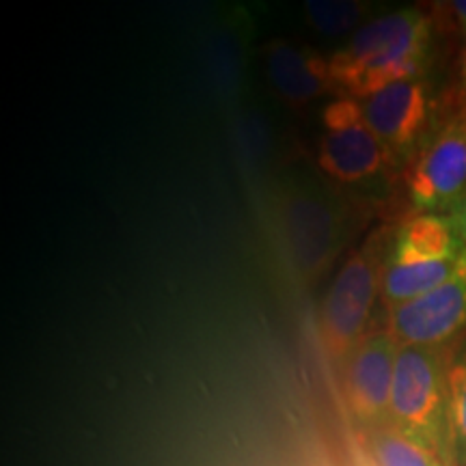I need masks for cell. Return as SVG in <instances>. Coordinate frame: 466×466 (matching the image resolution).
Masks as SVG:
<instances>
[{
	"label": "cell",
	"mask_w": 466,
	"mask_h": 466,
	"mask_svg": "<svg viewBox=\"0 0 466 466\" xmlns=\"http://www.w3.org/2000/svg\"><path fill=\"white\" fill-rule=\"evenodd\" d=\"M432 44V20L421 9L408 7L371 17L329 55L337 91L359 100L382 86L423 78Z\"/></svg>",
	"instance_id": "cell-1"
},
{
	"label": "cell",
	"mask_w": 466,
	"mask_h": 466,
	"mask_svg": "<svg viewBox=\"0 0 466 466\" xmlns=\"http://www.w3.org/2000/svg\"><path fill=\"white\" fill-rule=\"evenodd\" d=\"M450 346H401L391 391V430L456 466L450 401Z\"/></svg>",
	"instance_id": "cell-2"
},
{
	"label": "cell",
	"mask_w": 466,
	"mask_h": 466,
	"mask_svg": "<svg viewBox=\"0 0 466 466\" xmlns=\"http://www.w3.org/2000/svg\"><path fill=\"white\" fill-rule=\"evenodd\" d=\"M279 214L291 264L305 279L329 270L352 238L357 218L341 188L309 175L285 186Z\"/></svg>",
	"instance_id": "cell-3"
},
{
	"label": "cell",
	"mask_w": 466,
	"mask_h": 466,
	"mask_svg": "<svg viewBox=\"0 0 466 466\" xmlns=\"http://www.w3.org/2000/svg\"><path fill=\"white\" fill-rule=\"evenodd\" d=\"M466 261V244L450 220L439 214H415L391 229L382 272L380 302L393 309L428 294Z\"/></svg>",
	"instance_id": "cell-4"
},
{
	"label": "cell",
	"mask_w": 466,
	"mask_h": 466,
	"mask_svg": "<svg viewBox=\"0 0 466 466\" xmlns=\"http://www.w3.org/2000/svg\"><path fill=\"white\" fill-rule=\"evenodd\" d=\"M391 231L378 229L343 261L319 305V335L329 359L346 363L370 330V319L380 300L384 259Z\"/></svg>",
	"instance_id": "cell-5"
},
{
	"label": "cell",
	"mask_w": 466,
	"mask_h": 466,
	"mask_svg": "<svg viewBox=\"0 0 466 466\" xmlns=\"http://www.w3.org/2000/svg\"><path fill=\"white\" fill-rule=\"evenodd\" d=\"M318 167L341 190L374 195L389 182L393 162L365 121L357 97L337 96L322 110Z\"/></svg>",
	"instance_id": "cell-6"
},
{
	"label": "cell",
	"mask_w": 466,
	"mask_h": 466,
	"mask_svg": "<svg viewBox=\"0 0 466 466\" xmlns=\"http://www.w3.org/2000/svg\"><path fill=\"white\" fill-rule=\"evenodd\" d=\"M466 192V97L456 113L439 121L406 167V195L417 214H439Z\"/></svg>",
	"instance_id": "cell-7"
},
{
	"label": "cell",
	"mask_w": 466,
	"mask_h": 466,
	"mask_svg": "<svg viewBox=\"0 0 466 466\" xmlns=\"http://www.w3.org/2000/svg\"><path fill=\"white\" fill-rule=\"evenodd\" d=\"M365 121L387 149L393 168H404L439 126L434 93L423 78L401 80L359 97Z\"/></svg>",
	"instance_id": "cell-8"
},
{
	"label": "cell",
	"mask_w": 466,
	"mask_h": 466,
	"mask_svg": "<svg viewBox=\"0 0 466 466\" xmlns=\"http://www.w3.org/2000/svg\"><path fill=\"white\" fill-rule=\"evenodd\" d=\"M401 343L387 329L371 330L341 365L343 398L359 430H391V391Z\"/></svg>",
	"instance_id": "cell-9"
},
{
	"label": "cell",
	"mask_w": 466,
	"mask_h": 466,
	"mask_svg": "<svg viewBox=\"0 0 466 466\" xmlns=\"http://www.w3.org/2000/svg\"><path fill=\"white\" fill-rule=\"evenodd\" d=\"M387 330L401 346H450L466 335V261L439 288L389 309Z\"/></svg>",
	"instance_id": "cell-10"
},
{
	"label": "cell",
	"mask_w": 466,
	"mask_h": 466,
	"mask_svg": "<svg viewBox=\"0 0 466 466\" xmlns=\"http://www.w3.org/2000/svg\"><path fill=\"white\" fill-rule=\"evenodd\" d=\"M266 74L272 89L288 104L302 106L337 91L329 56L309 46L272 39L266 46Z\"/></svg>",
	"instance_id": "cell-11"
},
{
	"label": "cell",
	"mask_w": 466,
	"mask_h": 466,
	"mask_svg": "<svg viewBox=\"0 0 466 466\" xmlns=\"http://www.w3.org/2000/svg\"><path fill=\"white\" fill-rule=\"evenodd\" d=\"M305 15L309 25L326 37L348 35L352 37L365 25L367 5L363 3H335V0H307Z\"/></svg>",
	"instance_id": "cell-12"
},
{
	"label": "cell",
	"mask_w": 466,
	"mask_h": 466,
	"mask_svg": "<svg viewBox=\"0 0 466 466\" xmlns=\"http://www.w3.org/2000/svg\"><path fill=\"white\" fill-rule=\"evenodd\" d=\"M450 401L453 460H456V466H466V335L451 343Z\"/></svg>",
	"instance_id": "cell-13"
},
{
	"label": "cell",
	"mask_w": 466,
	"mask_h": 466,
	"mask_svg": "<svg viewBox=\"0 0 466 466\" xmlns=\"http://www.w3.org/2000/svg\"><path fill=\"white\" fill-rule=\"evenodd\" d=\"M376 466H442L434 456L417 447L395 430L367 436Z\"/></svg>",
	"instance_id": "cell-14"
},
{
	"label": "cell",
	"mask_w": 466,
	"mask_h": 466,
	"mask_svg": "<svg viewBox=\"0 0 466 466\" xmlns=\"http://www.w3.org/2000/svg\"><path fill=\"white\" fill-rule=\"evenodd\" d=\"M445 218L450 220V225L453 227V231L460 236V240L466 244V192L460 197L456 203H453L450 209H447Z\"/></svg>",
	"instance_id": "cell-15"
},
{
	"label": "cell",
	"mask_w": 466,
	"mask_h": 466,
	"mask_svg": "<svg viewBox=\"0 0 466 466\" xmlns=\"http://www.w3.org/2000/svg\"><path fill=\"white\" fill-rule=\"evenodd\" d=\"M450 14L453 20V26L462 33V37L466 39V0H456V3L450 5Z\"/></svg>",
	"instance_id": "cell-16"
},
{
	"label": "cell",
	"mask_w": 466,
	"mask_h": 466,
	"mask_svg": "<svg viewBox=\"0 0 466 466\" xmlns=\"http://www.w3.org/2000/svg\"><path fill=\"white\" fill-rule=\"evenodd\" d=\"M462 80H464V86H466V44H464V55H462Z\"/></svg>",
	"instance_id": "cell-17"
}]
</instances>
